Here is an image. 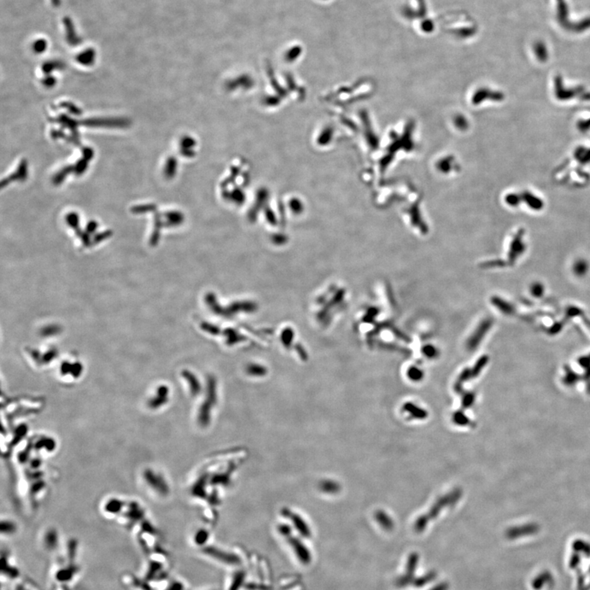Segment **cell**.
<instances>
[{
	"label": "cell",
	"instance_id": "8992f818",
	"mask_svg": "<svg viewBox=\"0 0 590 590\" xmlns=\"http://www.w3.org/2000/svg\"><path fill=\"white\" fill-rule=\"evenodd\" d=\"M279 532L284 536L288 537L291 534V529L286 525H281V527H279Z\"/></svg>",
	"mask_w": 590,
	"mask_h": 590
},
{
	"label": "cell",
	"instance_id": "6da1fadb",
	"mask_svg": "<svg viewBox=\"0 0 590 590\" xmlns=\"http://www.w3.org/2000/svg\"><path fill=\"white\" fill-rule=\"evenodd\" d=\"M554 94L557 100H572V98L579 97L580 100H590V93L584 87H567L562 85L559 81H556L554 85Z\"/></svg>",
	"mask_w": 590,
	"mask_h": 590
},
{
	"label": "cell",
	"instance_id": "277c9868",
	"mask_svg": "<svg viewBox=\"0 0 590 590\" xmlns=\"http://www.w3.org/2000/svg\"><path fill=\"white\" fill-rule=\"evenodd\" d=\"M207 539H208V534H207V532L204 530V529H202V530H200V531L198 532L196 535H195V538H194L195 543L199 544V545L204 544L207 542Z\"/></svg>",
	"mask_w": 590,
	"mask_h": 590
},
{
	"label": "cell",
	"instance_id": "3957f363",
	"mask_svg": "<svg viewBox=\"0 0 590 590\" xmlns=\"http://www.w3.org/2000/svg\"><path fill=\"white\" fill-rule=\"evenodd\" d=\"M284 513L287 516H289L291 519L292 522L294 523V527L298 529V531L303 535V536L309 537L311 532H310L309 527L307 526V523L303 520V519L297 515V514H293L289 510H285Z\"/></svg>",
	"mask_w": 590,
	"mask_h": 590
},
{
	"label": "cell",
	"instance_id": "5b68a950",
	"mask_svg": "<svg viewBox=\"0 0 590 590\" xmlns=\"http://www.w3.org/2000/svg\"><path fill=\"white\" fill-rule=\"evenodd\" d=\"M575 273L577 275H583L587 271V264L583 261L578 262L577 264H575V267H574Z\"/></svg>",
	"mask_w": 590,
	"mask_h": 590
},
{
	"label": "cell",
	"instance_id": "7a4b0ae2",
	"mask_svg": "<svg viewBox=\"0 0 590 590\" xmlns=\"http://www.w3.org/2000/svg\"><path fill=\"white\" fill-rule=\"evenodd\" d=\"M289 543L294 549V553L296 554L297 558L300 562H303L304 564H307L311 562L312 557L310 554L309 550L307 549V547L300 540L296 538H291L289 539Z\"/></svg>",
	"mask_w": 590,
	"mask_h": 590
}]
</instances>
